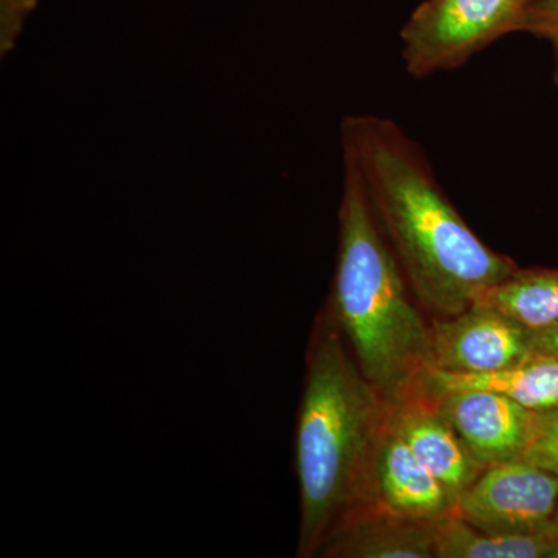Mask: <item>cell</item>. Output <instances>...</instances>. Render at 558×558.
Instances as JSON below:
<instances>
[{"label": "cell", "mask_w": 558, "mask_h": 558, "mask_svg": "<svg viewBox=\"0 0 558 558\" xmlns=\"http://www.w3.org/2000/svg\"><path fill=\"white\" fill-rule=\"evenodd\" d=\"M341 148L357 168L413 295L435 318L457 317L519 269L487 247L440 189L427 157L396 121L351 116Z\"/></svg>", "instance_id": "obj_1"}, {"label": "cell", "mask_w": 558, "mask_h": 558, "mask_svg": "<svg viewBox=\"0 0 558 558\" xmlns=\"http://www.w3.org/2000/svg\"><path fill=\"white\" fill-rule=\"evenodd\" d=\"M389 402L359 368L326 301L312 328L295 435L301 558L318 557L333 529L369 505Z\"/></svg>", "instance_id": "obj_2"}, {"label": "cell", "mask_w": 558, "mask_h": 558, "mask_svg": "<svg viewBox=\"0 0 558 558\" xmlns=\"http://www.w3.org/2000/svg\"><path fill=\"white\" fill-rule=\"evenodd\" d=\"M371 207L357 168L343 157L339 253L328 299L359 368L389 403L433 368L432 328Z\"/></svg>", "instance_id": "obj_3"}, {"label": "cell", "mask_w": 558, "mask_h": 558, "mask_svg": "<svg viewBox=\"0 0 558 558\" xmlns=\"http://www.w3.org/2000/svg\"><path fill=\"white\" fill-rule=\"evenodd\" d=\"M526 0H425L400 31L414 78L461 68L490 44L524 31Z\"/></svg>", "instance_id": "obj_4"}, {"label": "cell", "mask_w": 558, "mask_h": 558, "mask_svg": "<svg viewBox=\"0 0 558 558\" xmlns=\"http://www.w3.org/2000/svg\"><path fill=\"white\" fill-rule=\"evenodd\" d=\"M558 476L523 459L492 465L457 499L454 515L495 534L557 532Z\"/></svg>", "instance_id": "obj_5"}, {"label": "cell", "mask_w": 558, "mask_h": 558, "mask_svg": "<svg viewBox=\"0 0 558 558\" xmlns=\"http://www.w3.org/2000/svg\"><path fill=\"white\" fill-rule=\"evenodd\" d=\"M433 368L484 373L506 368L532 355L531 329L484 304L450 318H433Z\"/></svg>", "instance_id": "obj_6"}, {"label": "cell", "mask_w": 558, "mask_h": 558, "mask_svg": "<svg viewBox=\"0 0 558 558\" xmlns=\"http://www.w3.org/2000/svg\"><path fill=\"white\" fill-rule=\"evenodd\" d=\"M425 395L484 468L515 461L526 449L534 411L515 400L483 389Z\"/></svg>", "instance_id": "obj_7"}, {"label": "cell", "mask_w": 558, "mask_h": 558, "mask_svg": "<svg viewBox=\"0 0 558 558\" xmlns=\"http://www.w3.org/2000/svg\"><path fill=\"white\" fill-rule=\"evenodd\" d=\"M368 508L432 523L453 517L457 509V499L414 457L389 425V417L374 462L369 505L365 509Z\"/></svg>", "instance_id": "obj_8"}, {"label": "cell", "mask_w": 558, "mask_h": 558, "mask_svg": "<svg viewBox=\"0 0 558 558\" xmlns=\"http://www.w3.org/2000/svg\"><path fill=\"white\" fill-rule=\"evenodd\" d=\"M389 425L454 499L486 470L470 453L433 400L418 389L389 403Z\"/></svg>", "instance_id": "obj_9"}, {"label": "cell", "mask_w": 558, "mask_h": 558, "mask_svg": "<svg viewBox=\"0 0 558 558\" xmlns=\"http://www.w3.org/2000/svg\"><path fill=\"white\" fill-rule=\"evenodd\" d=\"M438 523L362 509L333 529L318 557L325 558H438Z\"/></svg>", "instance_id": "obj_10"}, {"label": "cell", "mask_w": 558, "mask_h": 558, "mask_svg": "<svg viewBox=\"0 0 558 558\" xmlns=\"http://www.w3.org/2000/svg\"><path fill=\"white\" fill-rule=\"evenodd\" d=\"M416 388L424 392L483 389L515 400L527 410H549L558 405V359L531 355L515 365L484 373L429 368L422 374Z\"/></svg>", "instance_id": "obj_11"}, {"label": "cell", "mask_w": 558, "mask_h": 558, "mask_svg": "<svg viewBox=\"0 0 558 558\" xmlns=\"http://www.w3.org/2000/svg\"><path fill=\"white\" fill-rule=\"evenodd\" d=\"M438 558H558L557 532L495 534L453 515L439 521Z\"/></svg>", "instance_id": "obj_12"}, {"label": "cell", "mask_w": 558, "mask_h": 558, "mask_svg": "<svg viewBox=\"0 0 558 558\" xmlns=\"http://www.w3.org/2000/svg\"><path fill=\"white\" fill-rule=\"evenodd\" d=\"M475 303L494 307L531 330L557 325L558 269L519 267L506 281L484 290Z\"/></svg>", "instance_id": "obj_13"}, {"label": "cell", "mask_w": 558, "mask_h": 558, "mask_svg": "<svg viewBox=\"0 0 558 558\" xmlns=\"http://www.w3.org/2000/svg\"><path fill=\"white\" fill-rule=\"evenodd\" d=\"M520 459L558 476V405L534 411L531 435Z\"/></svg>", "instance_id": "obj_14"}, {"label": "cell", "mask_w": 558, "mask_h": 558, "mask_svg": "<svg viewBox=\"0 0 558 558\" xmlns=\"http://www.w3.org/2000/svg\"><path fill=\"white\" fill-rule=\"evenodd\" d=\"M523 32L549 43L558 58V0L527 2Z\"/></svg>", "instance_id": "obj_15"}, {"label": "cell", "mask_w": 558, "mask_h": 558, "mask_svg": "<svg viewBox=\"0 0 558 558\" xmlns=\"http://www.w3.org/2000/svg\"><path fill=\"white\" fill-rule=\"evenodd\" d=\"M38 5V0H0L2 13V51L11 50L24 22Z\"/></svg>", "instance_id": "obj_16"}, {"label": "cell", "mask_w": 558, "mask_h": 558, "mask_svg": "<svg viewBox=\"0 0 558 558\" xmlns=\"http://www.w3.org/2000/svg\"><path fill=\"white\" fill-rule=\"evenodd\" d=\"M532 355L558 359V323L548 328L531 330Z\"/></svg>", "instance_id": "obj_17"}, {"label": "cell", "mask_w": 558, "mask_h": 558, "mask_svg": "<svg viewBox=\"0 0 558 558\" xmlns=\"http://www.w3.org/2000/svg\"><path fill=\"white\" fill-rule=\"evenodd\" d=\"M554 524H556V531H557V535H558V506H557V510H556V517H554Z\"/></svg>", "instance_id": "obj_18"}, {"label": "cell", "mask_w": 558, "mask_h": 558, "mask_svg": "<svg viewBox=\"0 0 558 558\" xmlns=\"http://www.w3.org/2000/svg\"><path fill=\"white\" fill-rule=\"evenodd\" d=\"M554 83H556V87L558 90V64H557L556 75H554Z\"/></svg>", "instance_id": "obj_19"}, {"label": "cell", "mask_w": 558, "mask_h": 558, "mask_svg": "<svg viewBox=\"0 0 558 558\" xmlns=\"http://www.w3.org/2000/svg\"><path fill=\"white\" fill-rule=\"evenodd\" d=\"M526 2H531V0H526Z\"/></svg>", "instance_id": "obj_20"}]
</instances>
